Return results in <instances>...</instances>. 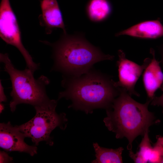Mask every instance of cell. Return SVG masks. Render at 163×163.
Here are the masks:
<instances>
[{"label": "cell", "instance_id": "15", "mask_svg": "<svg viewBox=\"0 0 163 163\" xmlns=\"http://www.w3.org/2000/svg\"><path fill=\"white\" fill-rule=\"evenodd\" d=\"M156 138L157 142L154 147L159 152L162 156H163V136H158Z\"/></svg>", "mask_w": 163, "mask_h": 163}, {"label": "cell", "instance_id": "9", "mask_svg": "<svg viewBox=\"0 0 163 163\" xmlns=\"http://www.w3.org/2000/svg\"><path fill=\"white\" fill-rule=\"evenodd\" d=\"M150 53L152 59L144 70L142 79L148 99L152 101L155 96V92L160 88L163 83V73L159 62L155 59V50L152 48L150 49Z\"/></svg>", "mask_w": 163, "mask_h": 163}, {"label": "cell", "instance_id": "11", "mask_svg": "<svg viewBox=\"0 0 163 163\" xmlns=\"http://www.w3.org/2000/svg\"><path fill=\"white\" fill-rule=\"evenodd\" d=\"M43 19L49 28L62 29L66 34L61 12L57 0H42L40 2Z\"/></svg>", "mask_w": 163, "mask_h": 163}, {"label": "cell", "instance_id": "16", "mask_svg": "<svg viewBox=\"0 0 163 163\" xmlns=\"http://www.w3.org/2000/svg\"><path fill=\"white\" fill-rule=\"evenodd\" d=\"M160 88L163 91V86L161 87ZM151 102L152 105L160 106L163 108V93L160 97L155 96Z\"/></svg>", "mask_w": 163, "mask_h": 163}, {"label": "cell", "instance_id": "18", "mask_svg": "<svg viewBox=\"0 0 163 163\" xmlns=\"http://www.w3.org/2000/svg\"><path fill=\"white\" fill-rule=\"evenodd\" d=\"M7 98L5 95L4 88L2 85L1 81L0 82V103L2 102H5L7 101Z\"/></svg>", "mask_w": 163, "mask_h": 163}, {"label": "cell", "instance_id": "21", "mask_svg": "<svg viewBox=\"0 0 163 163\" xmlns=\"http://www.w3.org/2000/svg\"><path fill=\"white\" fill-rule=\"evenodd\" d=\"M161 163H163V156L162 157Z\"/></svg>", "mask_w": 163, "mask_h": 163}, {"label": "cell", "instance_id": "10", "mask_svg": "<svg viewBox=\"0 0 163 163\" xmlns=\"http://www.w3.org/2000/svg\"><path fill=\"white\" fill-rule=\"evenodd\" d=\"M121 35L142 38L156 39L163 36V25L159 19L144 21L116 34V36Z\"/></svg>", "mask_w": 163, "mask_h": 163}, {"label": "cell", "instance_id": "6", "mask_svg": "<svg viewBox=\"0 0 163 163\" xmlns=\"http://www.w3.org/2000/svg\"><path fill=\"white\" fill-rule=\"evenodd\" d=\"M0 36L7 43L17 48L23 56L27 68L33 73L39 67L23 46L21 33L9 0H2L0 5Z\"/></svg>", "mask_w": 163, "mask_h": 163}, {"label": "cell", "instance_id": "7", "mask_svg": "<svg viewBox=\"0 0 163 163\" xmlns=\"http://www.w3.org/2000/svg\"><path fill=\"white\" fill-rule=\"evenodd\" d=\"M118 55L119 59L117 63L119 80L115 82V86L125 89L130 95L139 96V94L135 90V85L151 59H145L142 64L139 65L126 59L124 53L121 50L118 51Z\"/></svg>", "mask_w": 163, "mask_h": 163}, {"label": "cell", "instance_id": "17", "mask_svg": "<svg viewBox=\"0 0 163 163\" xmlns=\"http://www.w3.org/2000/svg\"><path fill=\"white\" fill-rule=\"evenodd\" d=\"M13 158L4 151H0V163H8L11 161Z\"/></svg>", "mask_w": 163, "mask_h": 163}, {"label": "cell", "instance_id": "1", "mask_svg": "<svg viewBox=\"0 0 163 163\" xmlns=\"http://www.w3.org/2000/svg\"><path fill=\"white\" fill-rule=\"evenodd\" d=\"M111 77L92 69L78 76L63 75L61 82L64 89L58 100L64 98L72 102L69 108L91 113L97 108L106 109L120 93V87Z\"/></svg>", "mask_w": 163, "mask_h": 163}, {"label": "cell", "instance_id": "19", "mask_svg": "<svg viewBox=\"0 0 163 163\" xmlns=\"http://www.w3.org/2000/svg\"><path fill=\"white\" fill-rule=\"evenodd\" d=\"M160 53H161V62L163 66V44H162V46H161V47L160 48ZM163 86V83L161 85V87Z\"/></svg>", "mask_w": 163, "mask_h": 163}, {"label": "cell", "instance_id": "3", "mask_svg": "<svg viewBox=\"0 0 163 163\" xmlns=\"http://www.w3.org/2000/svg\"><path fill=\"white\" fill-rule=\"evenodd\" d=\"M53 46L54 64L52 69L63 75H80L89 71L95 63L114 58L104 54L79 36H66Z\"/></svg>", "mask_w": 163, "mask_h": 163}, {"label": "cell", "instance_id": "20", "mask_svg": "<svg viewBox=\"0 0 163 163\" xmlns=\"http://www.w3.org/2000/svg\"><path fill=\"white\" fill-rule=\"evenodd\" d=\"M4 104H2V103H0V113H1L3 110H4Z\"/></svg>", "mask_w": 163, "mask_h": 163}, {"label": "cell", "instance_id": "8", "mask_svg": "<svg viewBox=\"0 0 163 163\" xmlns=\"http://www.w3.org/2000/svg\"><path fill=\"white\" fill-rule=\"evenodd\" d=\"M27 137L21 131L18 126L12 125L10 122L0 124V147L10 152L18 151L27 153L31 156L37 154L36 145L30 146L24 141Z\"/></svg>", "mask_w": 163, "mask_h": 163}, {"label": "cell", "instance_id": "12", "mask_svg": "<svg viewBox=\"0 0 163 163\" xmlns=\"http://www.w3.org/2000/svg\"><path fill=\"white\" fill-rule=\"evenodd\" d=\"M147 131L139 145V151L134 154L132 151H129L130 156L136 163H161L162 156L159 152L151 145Z\"/></svg>", "mask_w": 163, "mask_h": 163}, {"label": "cell", "instance_id": "2", "mask_svg": "<svg viewBox=\"0 0 163 163\" xmlns=\"http://www.w3.org/2000/svg\"><path fill=\"white\" fill-rule=\"evenodd\" d=\"M129 95L125 89L120 88L118 96L106 109L107 116L103 120L108 129L115 133L117 138L127 139L129 151H132L134 139L139 135L144 136L150 126L157 123L154 114L148 109L151 100L148 99L142 104Z\"/></svg>", "mask_w": 163, "mask_h": 163}, {"label": "cell", "instance_id": "4", "mask_svg": "<svg viewBox=\"0 0 163 163\" xmlns=\"http://www.w3.org/2000/svg\"><path fill=\"white\" fill-rule=\"evenodd\" d=\"M0 60L4 64V71L9 75L11 83L10 94L12 99L9 106L12 112L14 111L20 104H29L35 107L48 105L55 101L50 99L47 95L46 87L50 83L47 77L41 75L35 79L34 73L29 69H18L7 53H1Z\"/></svg>", "mask_w": 163, "mask_h": 163}, {"label": "cell", "instance_id": "13", "mask_svg": "<svg viewBox=\"0 0 163 163\" xmlns=\"http://www.w3.org/2000/svg\"><path fill=\"white\" fill-rule=\"evenodd\" d=\"M95 153L96 159L93 163H122V154L123 150L122 147L116 149H109L100 146L97 143L93 144Z\"/></svg>", "mask_w": 163, "mask_h": 163}, {"label": "cell", "instance_id": "14", "mask_svg": "<svg viewBox=\"0 0 163 163\" xmlns=\"http://www.w3.org/2000/svg\"><path fill=\"white\" fill-rule=\"evenodd\" d=\"M89 16L95 21H99L106 18L111 11V7L107 0H91L88 7Z\"/></svg>", "mask_w": 163, "mask_h": 163}, {"label": "cell", "instance_id": "5", "mask_svg": "<svg viewBox=\"0 0 163 163\" xmlns=\"http://www.w3.org/2000/svg\"><path fill=\"white\" fill-rule=\"evenodd\" d=\"M57 103L56 101L48 105L34 107L36 114L34 117L27 123L18 126L27 137L31 139L34 145L45 141L46 144L52 145L53 142L50 135L53 130L57 127L63 130L66 128L67 122L66 114L56 112Z\"/></svg>", "mask_w": 163, "mask_h": 163}]
</instances>
